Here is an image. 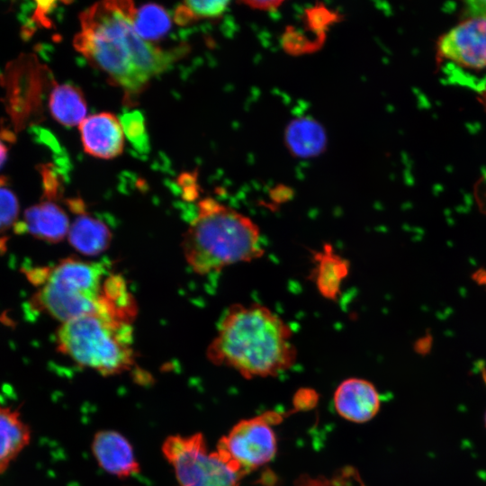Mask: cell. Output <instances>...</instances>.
Returning <instances> with one entry per match:
<instances>
[{
	"instance_id": "6da1fadb",
	"label": "cell",
	"mask_w": 486,
	"mask_h": 486,
	"mask_svg": "<svg viewBox=\"0 0 486 486\" xmlns=\"http://www.w3.org/2000/svg\"><path fill=\"white\" fill-rule=\"evenodd\" d=\"M135 9L131 1L95 3L80 14L81 31L74 39L76 50L121 87L129 101L184 50H164L140 37L133 28Z\"/></svg>"
},
{
	"instance_id": "7a4b0ae2",
	"label": "cell",
	"mask_w": 486,
	"mask_h": 486,
	"mask_svg": "<svg viewBox=\"0 0 486 486\" xmlns=\"http://www.w3.org/2000/svg\"><path fill=\"white\" fill-rule=\"evenodd\" d=\"M292 338L290 325L268 307L236 303L222 316L206 356L247 379L274 376L296 361Z\"/></svg>"
},
{
	"instance_id": "3957f363",
	"label": "cell",
	"mask_w": 486,
	"mask_h": 486,
	"mask_svg": "<svg viewBox=\"0 0 486 486\" xmlns=\"http://www.w3.org/2000/svg\"><path fill=\"white\" fill-rule=\"evenodd\" d=\"M40 285L33 302L61 323L90 314L132 322L137 308L125 280L104 263L68 257L31 274Z\"/></svg>"
},
{
	"instance_id": "277c9868",
	"label": "cell",
	"mask_w": 486,
	"mask_h": 486,
	"mask_svg": "<svg viewBox=\"0 0 486 486\" xmlns=\"http://www.w3.org/2000/svg\"><path fill=\"white\" fill-rule=\"evenodd\" d=\"M184 257L194 273L206 275L265 254L261 230L248 216L207 197L197 203L183 234Z\"/></svg>"
},
{
	"instance_id": "5b68a950",
	"label": "cell",
	"mask_w": 486,
	"mask_h": 486,
	"mask_svg": "<svg viewBox=\"0 0 486 486\" xmlns=\"http://www.w3.org/2000/svg\"><path fill=\"white\" fill-rule=\"evenodd\" d=\"M57 349L70 360L104 376L122 374L136 364L132 322L90 314L61 323Z\"/></svg>"
},
{
	"instance_id": "8992f818",
	"label": "cell",
	"mask_w": 486,
	"mask_h": 486,
	"mask_svg": "<svg viewBox=\"0 0 486 486\" xmlns=\"http://www.w3.org/2000/svg\"><path fill=\"white\" fill-rule=\"evenodd\" d=\"M177 486H239L245 475L217 449L210 451L200 432L171 435L162 444Z\"/></svg>"
},
{
	"instance_id": "52a82bcc",
	"label": "cell",
	"mask_w": 486,
	"mask_h": 486,
	"mask_svg": "<svg viewBox=\"0 0 486 486\" xmlns=\"http://www.w3.org/2000/svg\"><path fill=\"white\" fill-rule=\"evenodd\" d=\"M437 61L448 83L485 90L486 15L472 16L445 34L437 45Z\"/></svg>"
},
{
	"instance_id": "ba28073f",
	"label": "cell",
	"mask_w": 486,
	"mask_h": 486,
	"mask_svg": "<svg viewBox=\"0 0 486 486\" xmlns=\"http://www.w3.org/2000/svg\"><path fill=\"white\" fill-rule=\"evenodd\" d=\"M276 414L242 419L219 440L216 449L244 474L267 464L276 454L277 439L271 426Z\"/></svg>"
},
{
	"instance_id": "9c48e42d",
	"label": "cell",
	"mask_w": 486,
	"mask_h": 486,
	"mask_svg": "<svg viewBox=\"0 0 486 486\" xmlns=\"http://www.w3.org/2000/svg\"><path fill=\"white\" fill-rule=\"evenodd\" d=\"M79 131L84 150L92 157L110 159L123 150L124 132L112 113L100 112L86 118L79 124Z\"/></svg>"
},
{
	"instance_id": "30bf717a",
	"label": "cell",
	"mask_w": 486,
	"mask_h": 486,
	"mask_svg": "<svg viewBox=\"0 0 486 486\" xmlns=\"http://www.w3.org/2000/svg\"><path fill=\"white\" fill-rule=\"evenodd\" d=\"M91 450L98 465L119 478H129L140 472L133 447L121 433L104 429L96 432Z\"/></svg>"
},
{
	"instance_id": "8fae6325",
	"label": "cell",
	"mask_w": 486,
	"mask_h": 486,
	"mask_svg": "<svg viewBox=\"0 0 486 486\" xmlns=\"http://www.w3.org/2000/svg\"><path fill=\"white\" fill-rule=\"evenodd\" d=\"M337 412L345 419L364 423L372 419L380 408V398L372 382L361 378L343 381L334 393Z\"/></svg>"
},
{
	"instance_id": "7c38bea8",
	"label": "cell",
	"mask_w": 486,
	"mask_h": 486,
	"mask_svg": "<svg viewBox=\"0 0 486 486\" xmlns=\"http://www.w3.org/2000/svg\"><path fill=\"white\" fill-rule=\"evenodd\" d=\"M313 262L311 277L319 293L327 300H337L349 274V261L337 253L330 244H325L314 253Z\"/></svg>"
},
{
	"instance_id": "4fadbf2b",
	"label": "cell",
	"mask_w": 486,
	"mask_h": 486,
	"mask_svg": "<svg viewBox=\"0 0 486 486\" xmlns=\"http://www.w3.org/2000/svg\"><path fill=\"white\" fill-rule=\"evenodd\" d=\"M70 224L63 209L51 201L35 204L24 212V230L47 242L57 243L65 238Z\"/></svg>"
},
{
	"instance_id": "5bb4252c",
	"label": "cell",
	"mask_w": 486,
	"mask_h": 486,
	"mask_svg": "<svg viewBox=\"0 0 486 486\" xmlns=\"http://www.w3.org/2000/svg\"><path fill=\"white\" fill-rule=\"evenodd\" d=\"M31 439V428L22 419L20 411L0 405V474L29 446Z\"/></svg>"
},
{
	"instance_id": "9a60e30c",
	"label": "cell",
	"mask_w": 486,
	"mask_h": 486,
	"mask_svg": "<svg viewBox=\"0 0 486 486\" xmlns=\"http://www.w3.org/2000/svg\"><path fill=\"white\" fill-rule=\"evenodd\" d=\"M68 238L76 251L95 256L107 249L112 234L104 222L82 211L70 224Z\"/></svg>"
},
{
	"instance_id": "2e32d148",
	"label": "cell",
	"mask_w": 486,
	"mask_h": 486,
	"mask_svg": "<svg viewBox=\"0 0 486 486\" xmlns=\"http://www.w3.org/2000/svg\"><path fill=\"white\" fill-rule=\"evenodd\" d=\"M49 107L53 118L65 126L79 125L87 105L82 91L72 85H56L51 90Z\"/></svg>"
},
{
	"instance_id": "e0dca14e",
	"label": "cell",
	"mask_w": 486,
	"mask_h": 486,
	"mask_svg": "<svg viewBox=\"0 0 486 486\" xmlns=\"http://www.w3.org/2000/svg\"><path fill=\"white\" fill-rule=\"evenodd\" d=\"M133 28L143 40L151 42L165 36L171 28L166 10L157 4H145L136 7Z\"/></svg>"
},
{
	"instance_id": "ac0fdd59",
	"label": "cell",
	"mask_w": 486,
	"mask_h": 486,
	"mask_svg": "<svg viewBox=\"0 0 486 486\" xmlns=\"http://www.w3.org/2000/svg\"><path fill=\"white\" fill-rule=\"evenodd\" d=\"M227 1H184L179 4L174 14L175 22L186 25L200 19L217 18L228 8Z\"/></svg>"
},
{
	"instance_id": "d6986e66",
	"label": "cell",
	"mask_w": 486,
	"mask_h": 486,
	"mask_svg": "<svg viewBox=\"0 0 486 486\" xmlns=\"http://www.w3.org/2000/svg\"><path fill=\"white\" fill-rule=\"evenodd\" d=\"M120 122L129 141L140 152H146L148 146V138L146 131L143 115L139 111H132L122 114Z\"/></svg>"
},
{
	"instance_id": "ffe728a7",
	"label": "cell",
	"mask_w": 486,
	"mask_h": 486,
	"mask_svg": "<svg viewBox=\"0 0 486 486\" xmlns=\"http://www.w3.org/2000/svg\"><path fill=\"white\" fill-rule=\"evenodd\" d=\"M19 211L15 194L4 185V177H0V232L8 230L14 223Z\"/></svg>"
},
{
	"instance_id": "44dd1931",
	"label": "cell",
	"mask_w": 486,
	"mask_h": 486,
	"mask_svg": "<svg viewBox=\"0 0 486 486\" xmlns=\"http://www.w3.org/2000/svg\"><path fill=\"white\" fill-rule=\"evenodd\" d=\"M37 6L32 15V22H38L45 27L50 26V20L48 18V14L56 4V2H36Z\"/></svg>"
},
{
	"instance_id": "7402d4cb",
	"label": "cell",
	"mask_w": 486,
	"mask_h": 486,
	"mask_svg": "<svg viewBox=\"0 0 486 486\" xmlns=\"http://www.w3.org/2000/svg\"><path fill=\"white\" fill-rule=\"evenodd\" d=\"M434 338L431 333L427 332L422 337L418 338L414 343V350L416 353L425 356L428 354L433 346Z\"/></svg>"
},
{
	"instance_id": "603a6c76",
	"label": "cell",
	"mask_w": 486,
	"mask_h": 486,
	"mask_svg": "<svg viewBox=\"0 0 486 486\" xmlns=\"http://www.w3.org/2000/svg\"><path fill=\"white\" fill-rule=\"evenodd\" d=\"M246 4L256 9L264 10V11H272L274 9H277L278 6L282 4V2L277 1H250L246 2Z\"/></svg>"
},
{
	"instance_id": "cb8c5ba5",
	"label": "cell",
	"mask_w": 486,
	"mask_h": 486,
	"mask_svg": "<svg viewBox=\"0 0 486 486\" xmlns=\"http://www.w3.org/2000/svg\"><path fill=\"white\" fill-rule=\"evenodd\" d=\"M473 281L481 285L486 286V270L483 268L478 269L472 275Z\"/></svg>"
},
{
	"instance_id": "d4e9b609",
	"label": "cell",
	"mask_w": 486,
	"mask_h": 486,
	"mask_svg": "<svg viewBox=\"0 0 486 486\" xmlns=\"http://www.w3.org/2000/svg\"><path fill=\"white\" fill-rule=\"evenodd\" d=\"M7 155V148L3 142L0 141V166L4 164Z\"/></svg>"
},
{
	"instance_id": "484cf974",
	"label": "cell",
	"mask_w": 486,
	"mask_h": 486,
	"mask_svg": "<svg viewBox=\"0 0 486 486\" xmlns=\"http://www.w3.org/2000/svg\"><path fill=\"white\" fill-rule=\"evenodd\" d=\"M485 423H486V415H485Z\"/></svg>"
}]
</instances>
